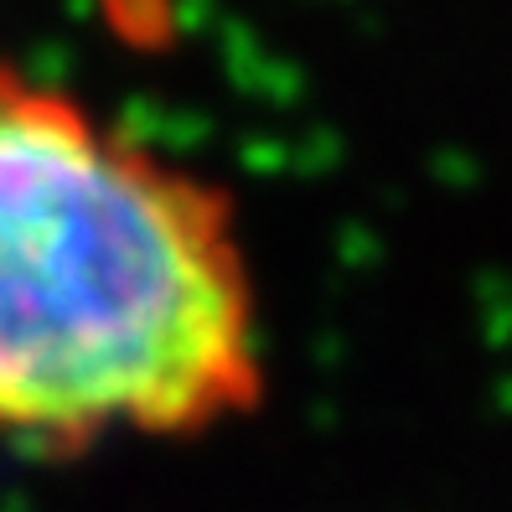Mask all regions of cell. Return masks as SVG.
Instances as JSON below:
<instances>
[{
	"label": "cell",
	"instance_id": "1",
	"mask_svg": "<svg viewBox=\"0 0 512 512\" xmlns=\"http://www.w3.org/2000/svg\"><path fill=\"white\" fill-rule=\"evenodd\" d=\"M269 399L238 197L0 57V445H192Z\"/></svg>",
	"mask_w": 512,
	"mask_h": 512
}]
</instances>
